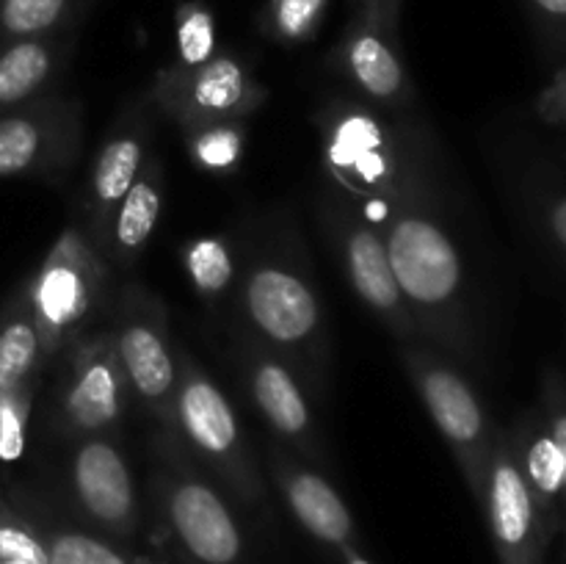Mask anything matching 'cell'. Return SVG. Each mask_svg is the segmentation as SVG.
<instances>
[{
	"label": "cell",
	"mask_w": 566,
	"mask_h": 564,
	"mask_svg": "<svg viewBox=\"0 0 566 564\" xmlns=\"http://www.w3.org/2000/svg\"><path fill=\"white\" fill-rule=\"evenodd\" d=\"M381 238L420 343L464 365H479L484 348L473 285L462 249L437 210V175L403 194Z\"/></svg>",
	"instance_id": "1"
},
{
	"label": "cell",
	"mask_w": 566,
	"mask_h": 564,
	"mask_svg": "<svg viewBox=\"0 0 566 564\" xmlns=\"http://www.w3.org/2000/svg\"><path fill=\"white\" fill-rule=\"evenodd\" d=\"M321 158L326 177L381 236L403 194L434 177L431 149L415 127L392 125L376 105L337 97L318 111Z\"/></svg>",
	"instance_id": "2"
},
{
	"label": "cell",
	"mask_w": 566,
	"mask_h": 564,
	"mask_svg": "<svg viewBox=\"0 0 566 564\" xmlns=\"http://www.w3.org/2000/svg\"><path fill=\"white\" fill-rule=\"evenodd\" d=\"M241 315L249 335L285 359L304 390L324 396L329 341L307 263L291 249H271L249 260L241 276Z\"/></svg>",
	"instance_id": "3"
},
{
	"label": "cell",
	"mask_w": 566,
	"mask_h": 564,
	"mask_svg": "<svg viewBox=\"0 0 566 564\" xmlns=\"http://www.w3.org/2000/svg\"><path fill=\"white\" fill-rule=\"evenodd\" d=\"M153 492L160 520L188 564H249L247 540L227 498L171 429L153 440Z\"/></svg>",
	"instance_id": "4"
},
{
	"label": "cell",
	"mask_w": 566,
	"mask_h": 564,
	"mask_svg": "<svg viewBox=\"0 0 566 564\" xmlns=\"http://www.w3.org/2000/svg\"><path fill=\"white\" fill-rule=\"evenodd\" d=\"M171 431L180 437L193 462L221 481L235 501L249 509H265V487L260 464L243 437L238 415L227 393L210 379L188 348L177 346V390L175 424Z\"/></svg>",
	"instance_id": "5"
},
{
	"label": "cell",
	"mask_w": 566,
	"mask_h": 564,
	"mask_svg": "<svg viewBox=\"0 0 566 564\" xmlns=\"http://www.w3.org/2000/svg\"><path fill=\"white\" fill-rule=\"evenodd\" d=\"M42 337L44 359L64 354L86 335L108 304V265L81 227H66L25 288Z\"/></svg>",
	"instance_id": "6"
},
{
	"label": "cell",
	"mask_w": 566,
	"mask_h": 564,
	"mask_svg": "<svg viewBox=\"0 0 566 564\" xmlns=\"http://www.w3.org/2000/svg\"><path fill=\"white\" fill-rule=\"evenodd\" d=\"M401 363L426 412L446 437L464 484L479 501L497 437V426L492 424L484 401L464 370L429 343L401 346Z\"/></svg>",
	"instance_id": "7"
},
{
	"label": "cell",
	"mask_w": 566,
	"mask_h": 564,
	"mask_svg": "<svg viewBox=\"0 0 566 564\" xmlns=\"http://www.w3.org/2000/svg\"><path fill=\"white\" fill-rule=\"evenodd\" d=\"M111 341L125 374L127 393L158 420L175 424L177 348L169 332V310L142 282H125L111 315Z\"/></svg>",
	"instance_id": "8"
},
{
	"label": "cell",
	"mask_w": 566,
	"mask_h": 564,
	"mask_svg": "<svg viewBox=\"0 0 566 564\" xmlns=\"http://www.w3.org/2000/svg\"><path fill=\"white\" fill-rule=\"evenodd\" d=\"M83 144V105L44 94L0 114V180L59 182L70 175Z\"/></svg>",
	"instance_id": "9"
},
{
	"label": "cell",
	"mask_w": 566,
	"mask_h": 564,
	"mask_svg": "<svg viewBox=\"0 0 566 564\" xmlns=\"http://www.w3.org/2000/svg\"><path fill=\"white\" fill-rule=\"evenodd\" d=\"M64 359L55 387V429L70 440L111 435L125 412L127 382L108 326L77 337Z\"/></svg>",
	"instance_id": "10"
},
{
	"label": "cell",
	"mask_w": 566,
	"mask_h": 564,
	"mask_svg": "<svg viewBox=\"0 0 566 564\" xmlns=\"http://www.w3.org/2000/svg\"><path fill=\"white\" fill-rule=\"evenodd\" d=\"M147 97L182 130L199 122L249 119L265 103V88L241 59L216 53L199 66L171 64L160 70Z\"/></svg>",
	"instance_id": "11"
},
{
	"label": "cell",
	"mask_w": 566,
	"mask_h": 564,
	"mask_svg": "<svg viewBox=\"0 0 566 564\" xmlns=\"http://www.w3.org/2000/svg\"><path fill=\"white\" fill-rule=\"evenodd\" d=\"M324 221L329 227L332 243L340 254L343 271H346L359 302L401 341V346L420 343L418 326L409 315L401 288H398L396 274H392L385 238L357 210L348 208L343 199L326 205Z\"/></svg>",
	"instance_id": "12"
},
{
	"label": "cell",
	"mask_w": 566,
	"mask_h": 564,
	"mask_svg": "<svg viewBox=\"0 0 566 564\" xmlns=\"http://www.w3.org/2000/svg\"><path fill=\"white\" fill-rule=\"evenodd\" d=\"M238 363H241V376L249 398L271 429L274 440L296 453L298 459L324 464L326 451L318 426H315L313 409H310L307 390H304L302 379L291 370V365L276 357L274 352H269L263 343L254 341L249 332H241V341H238Z\"/></svg>",
	"instance_id": "13"
},
{
	"label": "cell",
	"mask_w": 566,
	"mask_h": 564,
	"mask_svg": "<svg viewBox=\"0 0 566 564\" xmlns=\"http://www.w3.org/2000/svg\"><path fill=\"white\" fill-rule=\"evenodd\" d=\"M479 506L490 523L492 545L501 564H545L553 531L547 529L523 479L506 429H497Z\"/></svg>",
	"instance_id": "14"
},
{
	"label": "cell",
	"mask_w": 566,
	"mask_h": 564,
	"mask_svg": "<svg viewBox=\"0 0 566 564\" xmlns=\"http://www.w3.org/2000/svg\"><path fill=\"white\" fill-rule=\"evenodd\" d=\"M70 490L83 518L103 536L130 542L142 525L136 481L111 435L75 440L70 459Z\"/></svg>",
	"instance_id": "15"
},
{
	"label": "cell",
	"mask_w": 566,
	"mask_h": 564,
	"mask_svg": "<svg viewBox=\"0 0 566 564\" xmlns=\"http://www.w3.org/2000/svg\"><path fill=\"white\" fill-rule=\"evenodd\" d=\"M149 136H153V122H149L147 105L130 103L116 116L108 138H105L97 158H94L86 202H83V210H86L83 232L99 252H105L116 208L136 182L138 171L147 164Z\"/></svg>",
	"instance_id": "16"
},
{
	"label": "cell",
	"mask_w": 566,
	"mask_h": 564,
	"mask_svg": "<svg viewBox=\"0 0 566 564\" xmlns=\"http://www.w3.org/2000/svg\"><path fill=\"white\" fill-rule=\"evenodd\" d=\"M398 25L357 11L337 48V66L346 81L381 111H407L415 103V86L407 75L396 42Z\"/></svg>",
	"instance_id": "17"
},
{
	"label": "cell",
	"mask_w": 566,
	"mask_h": 564,
	"mask_svg": "<svg viewBox=\"0 0 566 564\" xmlns=\"http://www.w3.org/2000/svg\"><path fill=\"white\" fill-rule=\"evenodd\" d=\"M265 464L285 498V506L310 536L335 547L337 553L357 547V525H354L352 509L326 476L304 464L296 453L287 451L276 440H271L265 448Z\"/></svg>",
	"instance_id": "18"
},
{
	"label": "cell",
	"mask_w": 566,
	"mask_h": 564,
	"mask_svg": "<svg viewBox=\"0 0 566 564\" xmlns=\"http://www.w3.org/2000/svg\"><path fill=\"white\" fill-rule=\"evenodd\" d=\"M509 442L514 448L523 479L545 518L547 529L553 536L566 529V473L564 459L542 420L539 409L531 407L528 412L520 415L506 429Z\"/></svg>",
	"instance_id": "19"
},
{
	"label": "cell",
	"mask_w": 566,
	"mask_h": 564,
	"mask_svg": "<svg viewBox=\"0 0 566 564\" xmlns=\"http://www.w3.org/2000/svg\"><path fill=\"white\" fill-rule=\"evenodd\" d=\"M70 42L59 33L14 39L0 50V114L50 94L48 88L66 64Z\"/></svg>",
	"instance_id": "20"
},
{
	"label": "cell",
	"mask_w": 566,
	"mask_h": 564,
	"mask_svg": "<svg viewBox=\"0 0 566 564\" xmlns=\"http://www.w3.org/2000/svg\"><path fill=\"white\" fill-rule=\"evenodd\" d=\"M160 205H164V164L160 158L149 155L136 182L116 208L103 258L114 260L119 269H130L142 258L155 227H158Z\"/></svg>",
	"instance_id": "21"
},
{
	"label": "cell",
	"mask_w": 566,
	"mask_h": 564,
	"mask_svg": "<svg viewBox=\"0 0 566 564\" xmlns=\"http://www.w3.org/2000/svg\"><path fill=\"white\" fill-rule=\"evenodd\" d=\"M44 348L31 302L22 288L14 302L0 313V390L39 385L44 370Z\"/></svg>",
	"instance_id": "22"
},
{
	"label": "cell",
	"mask_w": 566,
	"mask_h": 564,
	"mask_svg": "<svg viewBox=\"0 0 566 564\" xmlns=\"http://www.w3.org/2000/svg\"><path fill=\"white\" fill-rule=\"evenodd\" d=\"M188 160L208 175H232L247 149V119H216L182 127Z\"/></svg>",
	"instance_id": "23"
},
{
	"label": "cell",
	"mask_w": 566,
	"mask_h": 564,
	"mask_svg": "<svg viewBox=\"0 0 566 564\" xmlns=\"http://www.w3.org/2000/svg\"><path fill=\"white\" fill-rule=\"evenodd\" d=\"M523 199L536 236L566 265V180L547 169H534L523 182Z\"/></svg>",
	"instance_id": "24"
},
{
	"label": "cell",
	"mask_w": 566,
	"mask_h": 564,
	"mask_svg": "<svg viewBox=\"0 0 566 564\" xmlns=\"http://www.w3.org/2000/svg\"><path fill=\"white\" fill-rule=\"evenodd\" d=\"M86 0H3L0 31L11 39L50 36L83 14Z\"/></svg>",
	"instance_id": "25"
},
{
	"label": "cell",
	"mask_w": 566,
	"mask_h": 564,
	"mask_svg": "<svg viewBox=\"0 0 566 564\" xmlns=\"http://www.w3.org/2000/svg\"><path fill=\"white\" fill-rule=\"evenodd\" d=\"M50 564H136L119 542L108 540L99 531L75 529V525H53L39 529Z\"/></svg>",
	"instance_id": "26"
},
{
	"label": "cell",
	"mask_w": 566,
	"mask_h": 564,
	"mask_svg": "<svg viewBox=\"0 0 566 564\" xmlns=\"http://www.w3.org/2000/svg\"><path fill=\"white\" fill-rule=\"evenodd\" d=\"M188 280L205 299H219L235 282V254L219 236L193 238L182 249Z\"/></svg>",
	"instance_id": "27"
},
{
	"label": "cell",
	"mask_w": 566,
	"mask_h": 564,
	"mask_svg": "<svg viewBox=\"0 0 566 564\" xmlns=\"http://www.w3.org/2000/svg\"><path fill=\"white\" fill-rule=\"evenodd\" d=\"M326 3L329 0H269L263 22L265 31L274 42H310L321 28Z\"/></svg>",
	"instance_id": "28"
},
{
	"label": "cell",
	"mask_w": 566,
	"mask_h": 564,
	"mask_svg": "<svg viewBox=\"0 0 566 564\" xmlns=\"http://www.w3.org/2000/svg\"><path fill=\"white\" fill-rule=\"evenodd\" d=\"M177 64L199 66L213 59L216 50V17L202 3H182L175 17Z\"/></svg>",
	"instance_id": "29"
},
{
	"label": "cell",
	"mask_w": 566,
	"mask_h": 564,
	"mask_svg": "<svg viewBox=\"0 0 566 564\" xmlns=\"http://www.w3.org/2000/svg\"><path fill=\"white\" fill-rule=\"evenodd\" d=\"M39 385L0 390V459L17 462L25 451V429Z\"/></svg>",
	"instance_id": "30"
},
{
	"label": "cell",
	"mask_w": 566,
	"mask_h": 564,
	"mask_svg": "<svg viewBox=\"0 0 566 564\" xmlns=\"http://www.w3.org/2000/svg\"><path fill=\"white\" fill-rule=\"evenodd\" d=\"M0 562L50 564L39 525H31L6 506H0Z\"/></svg>",
	"instance_id": "31"
},
{
	"label": "cell",
	"mask_w": 566,
	"mask_h": 564,
	"mask_svg": "<svg viewBox=\"0 0 566 564\" xmlns=\"http://www.w3.org/2000/svg\"><path fill=\"white\" fill-rule=\"evenodd\" d=\"M534 407L539 409L542 420H545L547 431H551L553 442H556L558 453H562L566 473V374L562 368L547 365L542 370L539 396H536Z\"/></svg>",
	"instance_id": "32"
},
{
	"label": "cell",
	"mask_w": 566,
	"mask_h": 564,
	"mask_svg": "<svg viewBox=\"0 0 566 564\" xmlns=\"http://www.w3.org/2000/svg\"><path fill=\"white\" fill-rule=\"evenodd\" d=\"M542 44L558 61L566 59V0H525Z\"/></svg>",
	"instance_id": "33"
},
{
	"label": "cell",
	"mask_w": 566,
	"mask_h": 564,
	"mask_svg": "<svg viewBox=\"0 0 566 564\" xmlns=\"http://www.w3.org/2000/svg\"><path fill=\"white\" fill-rule=\"evenodd\" d=\"M534 114L542 125L566 130V59L558 61L553 77L534 97Z\"/></svg>",
	"instance_id": "34"
},
{
	"label": "cell",
	"mask_w": 566,
	"mask_h": 564,
	"mask_svg": "<svg viewBox=\"0 0 566 564\" xmlns=\"http://www.w3.org/2000/svg\"><path fill=\"white\" fill-rule=\"evenodd\" d=\"M337 556H340V564H374L359 553V547H346V551H340Z\"/></svg>",
	"instance_id": "35"
},
{
	"label": "cell",
	"mask_w": 566,
	"mask_h": 564,
	"mask_svg": "<svg viewBox=\"0 0 566 564\" xmlns=\"http://www.w3.org/2000/svg\"><path fill=\"white\" fill-rule=\"evenodd\" d=\"M0 564H28V562H0Z\"/></svg>",
	"instance_id": "36"
}]
</instances>
